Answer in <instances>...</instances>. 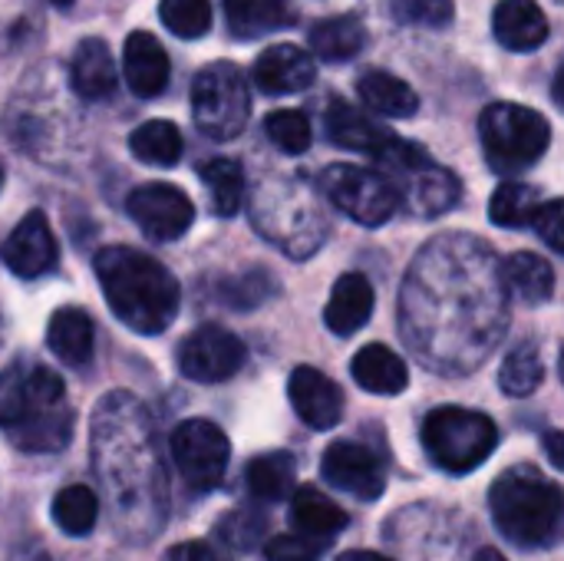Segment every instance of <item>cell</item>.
Wrapping results in <instances>:
<instances>
[{
    "label": "cell",
    "mask_w": 564,
    "mask_h": 561,
    "mask_svg": "<svg viewBox=\"0 0 564 561\" xmlns=\"http://www.w3.org/2000/svg\"><path fill=\"white\" fill-rule=\"evenodd\" d=\"M225 17L238 40H254L294 23L288 0H225Z\"/></svg>",
    "instance_id": "cell-32"
},
{
    "label": "cell",
    "mask_w": 564,
    "mask_h": 561,
    "mask_svg": "<svg viewBox=\"0 0 564 561\" xmlns=\"http://www.w3.org/2000/svg\"><path fill=\"white\" fill-rule=\"evenodd\" d=\"M274 288H278V284H274V278H271L268 271L251 268V271H245V274H238V278L218 281V298H221L225 304L238 308V311H251V308L264 304V301L271 298Z\"/></svg>",
    "instance_id": "cell-42"
},
{
    "label": "cell",
    "mask_w": 564,
    "mask_h": 561,
    "mask_svg": "<svg viewBox=\"0 0 564 561\" xmlns=\"http://www.w3.org/2000/svg\"><path fill=\"white\" fill-rule=\"evenodd\" d=\"M93 341H96V327H93V317L86 311H79V308L53 311L50 327H46V344L66 367L89 364Z\"/></svg>",
    "instance_id": "cell-26"
},
{
    "label": "cell",
    "mask_w": 564,
    "mask_h": 561,
    "mask_svg": "<svg viewBox=\"0 0 564 561\" xmlns=\"http://www.w3.org/2000/svg\"><path fill=\"white\" fill-rule=\"evenodd\" d=\"M205 188H208V202H212V212L221 215V218H235L245 205V172L235 159H208L202 169H198Z\"/></svg>",
    "instance_id": "cell-33"
},
{
    "label": "cell",
    "mask_w": 564,
    "mask_h": 561,
    "mask_svg": "<svg viewBox=\"0 0 564 561\" xmlns=\"http://www.w3.org/2000/svg\"><path fill=\"white\" fill-rule=\"evenodd\" d=\"M321 473L334 489H340L360 503H377L387 489V470H383L380 456L354 440L330 443L321 460Z\"/></svg>",
    "instance_id": "cell-14"
},
{
    "label": "cell",
    "mask_w": 564,
    "mask_h": 561,
    "mask_svg": "<svg viewBox=\"0 0 564 561\" xmlns=\"http://www.w3.org/2000/svg\"><path fill=\"white\" fill-rule=\"evenodd\" d=\"M291 522L297 526L301 536L311 539H327L337 536L350 526V516L321 489L314 486H301L291 493Z\"/></svg>",
    "instance_id": "cell-27"
},
{
    "label": "cell",
    "mask_w": 564,
    "mask_h": 561,
    "mask_svg": "<svg viewBox=\"0 0 564 561\" xmlns=\"http://www.w3.org/2000/svg\"><path fill=\"white\" fill-rule=\"evenodd\" d=\"M172 460L195 493H212L225 479L231 446L212 420H185L172 433Z\"/></svg>",
    "instance_id": "cell-10"
},
{
    "label": "cell",
    "mask_w": 564,
    "mask_h": 561,
    "mask_svg": "<svg viewBox=\"0 0 564 561\" xmlns=\"http://www.w3.org/2000/svg\"><path fill=\"white\" fill-rule=\"evenodd\" d=\"M264 132L284 155H301L311 149V119L301 109H274L264 119Z\"/></svg>",
    "instance_id": "cell-41"
},
{
    "label": "cell",
    "mask_w": 564,
    "mask_h": 561,
    "mask_svg": "<svg viewBox=\"0 0 564 561\" xmlns=\"http://www.w3.org/2000/svg\"><path fill=\"white\" fill-rule=\"evenodd\" d=\"M357 93H360L364 106L380 116L410 119L420 109V96L410 89V83H403L400 76H393L387 69H367L357 83Z\"/></svg>",
    "instance_id": "cell-29"
},
{
    "label": "cell",
    "mask_w": 564,
    "mask_h": 561,
    "mask_svg": "<svg viewBox=\"0 0 564 561\" xmlns=\"http://www.w3.org/2000/svg\"><path fill=\"white\" fill-rule=\"evenodd\" d=\"M215 536L231 552H254L268 536V519L261 513H254V509H231L215 526Z\"/></svg>",
    "instance_id": "cell-39"
},
{
    "label": "cell",
    "mask_w": 564,
    "mask_h": 561,
    "mask_svg": "<svg viewBox=\"0 0 564 561\" xmlns=\"http://www.w3.org/2000/svg\"><path fill=\"white\" fill-rule=\"evenodd\" d=\"M473 561H506V555H502L499 549H479Z\"/></svg>",
    "instance_id": "cell-49"
},
{
    "label": "cell",
    "mask_w": 564,
    "mask_h": 561,
    "mask_svg": "<svg viewBox=\"0 0 564 561\" xmlns=\"http://www.w3.org/2000/svg\"><path fill=\"white\" fill-rule=\"evenodd\" d=\"M482 152L499 175L525 172L535 165L552 142V126L542 112L519 103H496L479 119Z\"/></svg>",
    "instance_id": "cell-7"
},
{
    "label": "cell",
    "mask_w": 564,
    "mask_h": 561,
    "mask_svg": "<svg viewBox=\"0 0 564 561\" xmlns=\"http://www.w3.org/2000/svg\"><path fill=\"white\" fill-rule=\"evenodd\" d=\"M317 79V66L314 56L294 43H278L268 46L258 63H254V83L261 93L268 96H288V93H301Z\"/></svg>",
    "instance_id": "cell-18"
},
{
    "label": "cell",
    "mask_w": 564,
    "mask_h": 561,
    "mask_svg": "<svg viewBox=\"0 0 564 561\" xmlns=\"http://www.w3.org/2000/svg\"><path fill=\"white\" fill-rule=\"evenodd\" d=\"M545 380V364H542V350L532 341H522L519 347L509 350V357L502 360L499 370V387L509 397H532Z\"/></svg>",
    "instance_id": "cell-36"
},
{
    "label": "cell",
    "mask_w": 564,
    "mask_h": 561,
    "mask_svg": "<svg viewBox=\"0 0 564 561\" xmlns=\"http://www.w3.org/2000/svg\"><path fill=\"white\" fill-rule=\"evenodd\" d=\"M248 360L241 337L218 324H205L192 331L178 347V370L195 384H221L231 380Z\"/></svg>",
    "instance_id": "cell-12"
},
{
    "label": "cell",
    "mask_w": 564,
    "mask_h": 561,
    "mask_svg": "<svg viewBox=\"0 0 564 561\" xmlns=\"http://www.w3.org/2000/svg\"><path fill=\"white\" fill-rule=\"evenodd\" d=\"M393 185L400 192V205H406L416 218H440L463 198V182L449 169L436 165L430 155L397 172Z\"/></svg>",
    "instance_id": "cell-15"
},
{
    "label": "cell",
    "mask_w": 564,
    "mask_h": 561,
    "mask_svg": "<svg viewBox=\"0 0 564 561\" xmlns=\"http://www.w3.org/2000/svg\"><path fill=\"white\" fill-rule=\"evenodd\" d=\"M66 403L59 374L43 364H13L0 370V427H13L40 410Z\"/></svg>",
    "instance_id": "cell-13"
},
{
    "label": "cell",
    "mask_w": 564,
    "mask_h": 561,
    "mask_svg": "<svg viewBox=\"0 0 564 561\" xmlns=\"http://www.w3.org/2000/svg\"><path fill=\"white\" fill-rule=\"evenodd\" d=\"M496 529L519 549H549L562 532V489L535 466L506 470L489 493Z\"/></svg>",
    "instance_id": "cell-4"
},
{
    "label": "cell",
    "mask_w": 564,
    "mask_h": 561,
    "mask_svg": "<svg viewBox=\"0 0 564 561\" xmlns=\"http://www.w3.org/2000/svg\"><path fill=\"white\" fill-rule=\"evenodd\" d=\"M245 486L258 503H284L297 489V463L291 453L254 456L245 470Z\"/></svg>",
    "instance_id": "cell-30"
},
{
    "label": "cell",
    "mask_w": 564,
    "mask_h": 561,
    "mask_svg": "<svg viewBox=\"0 0 564 561\" xmlns=\"http://www.w3.org/2000/svg\"><path fill=\"white\" fill-rule=\"evenodd\" d=\"M509 331V291L499 255L476 235H436L406 268L400 334L433 374L479 370Z\"/></svg>",
    "instance_id": "cell-1"
},
{
    "label": "cell",
    "mask_w": 564,
    "mask_h": 561,
    "mask_svg": "<svg viewBox=\"0 0 564 561\" xmlns=\"http://www.w3.org/2000/svg\"><path fill=\"white\" fill-rule=\"evenodd\" d=\"M321 552V542H314L311 536H278L264 549L268 561H317Z\"/></svg>",
    "instance_id": "cell-45"
},
{
    "label": "cell",
    "mask_w": 564,
    "mask_h": 561,
    "mask_svg": "<svg viewBox=\"0 0 564 561\" xmlns=\"http://www.w3.org/2000/svg\"><path fill=\"white\" fill-rule=\"evenodd\" d=\"M129 218L139 225V231L159 245H169V241H178L192 222H195V205L192 198L178 188V185H169V182H145L139 185L129 202Z\"/></svg>",
    "instance_id": "cell-11"
},
{
    "label": "cell",
    "mask_w": 564,
    "mask_h": 561,
    "mask_svg": "<svg viewBox=\"0 0 564 561\" xmlns=\"http://www.w3.org/2000/svg\"><path fill=\"white\" fill-rule=\"evenodd\" d=\"M288 397L311 430H334L344 420V393L317 367H297L288 380Z\"/></svg>",
    "instance_id": "cell-17"
},
{
    "label": "cell",
    "mask_w": 564,
    "mask_h": 561,
    "mask_svg": "<svg viewBox=\"0 0 564 561\" xmlns=\"http://www.w3.org/2000/svg\"><path fill=\"white\" fill-rule=\"evenodd\" d=\"M552 251H564V202L562 198H552L545 205L535 208L532 222H529Z\"/></svg>",
    "instance_id": "cell-44"
},
{
    "label": "cell",
    "mask_w": 564,
    "mask_h": 561,
    "mask_svg": "<svg viewBox=\"0 0 564 561\" xmlns=\"http://www.w3.org/2000/svg\"><path fill=\"white\" fill-rule=\"evenodd\" d=\"M73 410L66 403H56L50 410H40L13 427H7L10 440L23 453H59L73 440Z\"/></svg>",
    "instance_id": "cell-24"
},
{
    "label": "cell",
    "mask_w": 564,
    "mask_h": 561,
    "mask_svg": "<svg viewBox=\"0 0 564 561\" xmlns=\"http://www.w3.org/2000/svg\"><path fill=\"white\" fill-rule=\"evenodd\" d=\"M367 46V30L357 17H327L311 30V50L324 63H347Z\"/></svg>",
    "instance_id": "cell-31"
},
{
    "label": "cell",
    "mask_w": 564,
    "mask_h": 561,
    "mask_svg": "<svg viewBox=\"0 0 564 561\" xmlns=\"http://www.w3.org/2000/svg\"><path fill=\"white\" fill-rule=\"evenodd\" d=\"M159 17L182 40H198L212 30V3L208 0H162Z\"/></svg>",
    "instance_id": "cell-40"
},
{
    "label": "cell",
    "mask_w": 564,
    "mask_h": 561,
    "mask_svg": "<svg viewBox=\"0 0 564 561\" xmlns=\"http://www.w3.org/2000/svg\"><path fill=\"white\" fill-rule=\"evenodd\" d=\"M350 374L354 380L367 390V393H377V397H397L406 390L410 384V370H406V360L400 354H393L390 347L383 344H367L354 364H350Z\"/></svg>",
    "instance_id": "cell-25"
},
{
    "label": "cell",
    "mask_w": 564,
    "mask_h": 561,
    "mask_svg": "<svg viewBox=\"0 0 564 561\" xmlns=\"http://www.w3.org/2000/svg\"><path fill=\"white\" fill-rule=\"evenodd\" d=\"M53 3H56V7H73L76 0H53Z\"/></svg>",
    "instance_id": "cell-51"
},
{
    "label": "cell",
    "mask_w": 564,
    "mask_h": 561,
    "mask_svg": "<svg viewBox=\"0 0 564 561\" xmlns=\"http://www.w3.org/2000/svg\"><path fill=\"white\" fill-rule=\"evenodd\" d=\"M373 314V284L360 271H347L337 278L330 301L324 308V321L337 337H354L357 331L367 327Z\"/></svg>",
    "instance_id": "cell-21"
},
{
    "label": "cell",
    "mask_w": 564,
    "mask_h": 561,
    "mask_svg": "<svg viewBox=\"0 0 564 561\" xmlns=\"http://www.w3.org/2000/svg\"><path fill=\"white\" fill-rule=\"evenodd\" d=\"M0 185H3V169H0Z\"/></svg>",
    "instance_id": "cell-52"
},
{
    "label": "cell",
    "mask_w": 564,
    "mask_h": 561,
    "mask_svg": "<svg viewBox=\"0 0 564 561\" xmlns=\"http://www.w3.org/2000/svg\"><path fill=\"white\" fill-rule=\"evenodd\" d=\"M321 192L334 208L367 228L387 225L400 212V192L390 175L360 165H330L321 172Z\"/></svg>",
    "instance_id": "cell-9"
},
{
    "label": "cell",
    "mask_w": 564,
    "mask_h": 561,
    "mask_svg": "<svg viewBox=\"0 0 564 561\" xmlns=\"http://www.w3.org/2000/svg\"><path fill=\"white\" fill-rule=\"evenodd\" d=\"M122 73H126V86L139 99H152L169 86L172 63H169L165 46L152 33L135 30V33H129L126 50H122Z\"/></svg>",
    "instance_id": "cell-19"
},
{
    "label": "cell",
    "mask_w": 564,
    "mask_h": 561,
    "mask_svg": "<svg viewBox=\"0 0 564 561\" xmlns=\"http://www.w3.org/2000/svg\"><path fill=\"white\" fill-rule=\"evenodd\" d=\"M251 93L235 63H208L192 83V119L208 139H235L248 126Z\"/></svg>",
    "instance_id": "cell-8"
},
{
    "label": "cell",
    "mask_w": 564,
    "mask_h": 561,
    "mask_svg": "<svg viewBox=\"0 0 564 561\" xmlns=\"http://www.w3.org/2000/svg\"><path fill=\"white\" fill-rule=\"evenodd\" d=\"M89 453L119 532L152 539L169 509V483L149 410L126 390L106 393L93 410Z\"/></svg>",
    "instance_id": "cell-2"
},
{
    "label": "cell",
    "mask_w": 564,
    "mask_h": 561,
    "mask_svg": "<svg viewBox=\"0 0 564 561\" xmlns=\"http://www.w3.org/2000/svg\"><path fill=\"white\" fill-rule=\"evenodd\" d=\"M248 208L254 228L288 258H311L327 238L321 198L301 179H264Z\"/></svg>",
    "instance_id": "cell-5"
},
{
    "label": "cell",
    "mask_w": 564,
    "mask_h": 561,
    "mask_svg": "<svg viewBox=\"0 0 564 561\" xmlns=\"http://www.w3.org/2000/svg\"><path fill=\"white\" fill-rule=\"evenodd\" d=\"M40 23L43 17L36 0H0V56L30 46L40 33Z\"/></svg>",
    "instance_id": "cell-38"
},
{
    "label": "cell",
    "mask_w": 564,
    "mask_h": 561,
    "mask_svg": "<svg viewBox=\"0 0 564 561\" xmlns=\"http://www.w3.org/2000/svg\"><path fill=\"white\" fill-rule=\"evenodd\" d=\"M496 40L506 50L529 53L549 40V17L535 0H502L492 13Z\"/></svg>",
    "instance_id": "cell-23"
},
{
    "label": "cell",
    "mask_w": 564,
    "mask_h": 561,
    "mask_svg": "<svg viewBox=\"0 0 564 561\" xmlns=\"http://www.w3.org/2000/svg\"><path fill=\"white\" fill-rule=\"evenodd\" d=\"M502 281H506V291L516 294L529 308L549 304L552 294H555V268L545 258L532 255V251L512 255L502 265Z\"/></svg>",
    "instance_id": "cell-28"
},
{
    "label": "cell",
    "mask_w": 564,
    "mask_h": 561,
    "mask_svg": "<svg viewBox=\"0 0 564 561\" xmlns=\"http://www.w3.org/2000/svg\"><path fill=\"white\" fill-rule=\"evenodd\" d=\"M542 205L539 188L525 182H502L489 202V215L499 228H525Z\"/></svg>",
    "instance_id": "cell-37"
},
{
    "label": "cell",
    "mask_w": 564,
    "mask_h": 561,
    "mask_svg": "<svg viewBox=\"0 0 564 561\" xmlns=\"http://www.w3.org/2000/svg\"><path fill=\"white\" fill-rule=\"evenodd\" d=\"M96 278L109 311L135 334H162L178 314V281L152 255L122 245L102 248L96 255Z\"/></svg>",
    "instance_id": "cell-3"
},
{
    "label": "cell",
    "mask_w": 564,
    "mask_h": 561,
    "mask_svg": "<svg viewBox=\"0 0 564 561\" xmlns=\"http://www.w3.org/2000/svg\"><path fill=\"white\" fill-rule=\"evenodd\" d=\"M99 519V499L89 486H66L53 499V522L59 532L83 539L96 529Z\"/></svg>",
    "instance_id": "cell-35"
},
{
    "label": "cell",
    "mask_w": 564,
    "mask_h": 561,
    "mask_svg": "<svg viewBox=\"0 0 564 561\" xmlns=\"http://www.w3.org/2000/svg\"><path fill=\"white\" fill-rule=\"evenodd\" d=\"M390 13L397 23L443 30L453 23V0H390Z\"/></svg>",
    "instance_id": "cell-43"
},
{
    "label": "cell",
    "mask_w": 564,
    "mask_h": 561,
    "mask_svg": "<svg viewBox=\"0 0 564 561\" xmlns=\"http://www.w3.org/2000/svg\"><path fill=\"white\" fill-rule=\"evenodd\" d=\"M13 561H50V559H46V555H43L40 549H30V552H23V555H17V559H13Z\"/></svg>",
    "instance_id": "cell-50"
},
{
    "label": "cell",
    "mask_w": 564,
    "mask_h": 561,
    "mask_svg": "<svg viewBox=\"0 0 564 561\" xmlns=\"http://www.w3.org/2000/svg\"><path fill=\"white\" fill-rule=\"evenodd\" d=\"M169 561H228L221 552H215L208 542H182L169 552Z\"/></svg>",
    "instance_id": "cell-46"
},
{
    "label": "cell",
    "mask_w": 564,
    "mask_h": 561,
    "mask_svg": "<svg viewBox=\"0 0 564 561\" xmlns=\"http://www.w3.org/2000/svg\"><path fill=\"white\" fill-rule=\"evenodd\" d=\"M56 255H59L56 238L43 212H26L20 225L10 231V238L3 241V265L23 281L50 274L56 265Z\"/></svg>",
    "instance_id": "cell-16"
},
{
    "label": "cell",
    "mask_w": 564,
    "mask_h": 561,
    "mask_svg": "<svg viewBox=\"0 0 564 561\" xmlns=\"http://www.w3.org/2000/svg\"><path fill=\"white\" fill-rule=\"evenodd\" d=\"M129 149L135 159L149 162V165H175L185 152V142H182V132L175 122L169 119H152V122H142L132 136H129Z\"/></svg>",
    "instance_id": "cell-34"
},
{
    "label": "cell",
    "mask_w": 564,
    "mask_h": 561,
    "mask_svg": "<svg viewBox=\"0 0 564 561\" xmlns=\"http://www.w3.org/2000/svg\"><path fill=\"white\" fill-rule=\"evenodd\" d=\"M324 132L334 145L350 149V152H367V155H377L393 139L390 129H383L380 122H373L367 112L354 109L340 96H334L324 109Z\"/></svg>",
    "instance_id": "cell-20"
},
{
    "label": "cell",
    "mask_w": 564,
    "mask_h": 561,
    "mask_svg": "<svg viewBox=\"0 0 564 561\" xmlns=\"http://www.w3.org/2000/svg\"><path fill=\"white\" fill-rule=\"evenodd\" d=\"M337 561H393L387 559V555H380V552H367V549H354V552H344Z\"/></svg>",
    "instance_id": "cell-48"
},
{
    "label": "cell",
    "mask_w": 564,
    "mask_h": 561,
    "mask_svg": "<svg viewBox=\"0 0 564 561\" xmlns=\"http://www.w3.org/2000/svg\"><path fill=\"white\" fill-rule=\"evenodd\" d=\"M545 446H549V460H552V466H555V470H562V466H564L562 433H555V430H552V433L545 436Z\"/></svg>",
    "instance_id": "cell-47"
},
{
    "label": "cell",
    "mask_w": 564,
    "mask_h": 561,
    "mask_svg": "<svg viewBox=\"0 0 564 561\" xmlns=\"http://www.w3.org/2000/svg\"><path fill=\"white\" fill-rule=\"evenodd\" d=\"M69 86L86 103H99L116 93V60L102 40L89 36L76 46L69 60Z\"/></svg>",
    "instance_id": "cell-22"
},
{
    "label": "cell",
    "mask_w": 564,
    "mask_h": 561,
    "mask_svg": "<svg viewBox=\"0 0 564 561\" xmlns=\"http://www.w3.org/2000/svg\"><path fill=\"white\" fill-rule=\"evenodd\" d=\"M496 446L499 430L486 413L440 407L423 420V450L443 473H473L496 453Z\"/></svg>",
    "instance_id": "cell-6"
}]
</instances>
